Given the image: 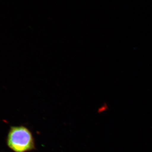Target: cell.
Here are the masks:
<instances>
[{"label":"cell","instance_id":"1","mask_svg":"<svg viewBox=\"0 0 152 152\" xmlns=\"http://www.w3.org/2000/svg\"><path fill=\"white\" fill-rule=\"evenodd\" d=\"M7 143L9 148L15 152H26L35 149L31 133L23 126L11 128L8 134Z\"/></svg>","mask_w":152,"mask_h":152}]
</instances>
